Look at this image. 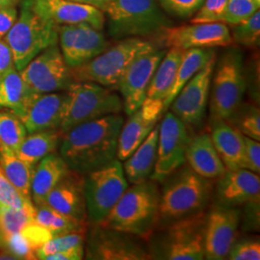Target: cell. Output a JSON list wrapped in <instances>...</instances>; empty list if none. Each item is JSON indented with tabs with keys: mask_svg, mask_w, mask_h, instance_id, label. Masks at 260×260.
<instances>
[{
	"mask_svg": "<svg viewBox=\"0 0 260 260\" xmlns=\"http://www.w3.org/2000/svg\"><path fill=\"white\" fill-rule=\"evenodd\" d=\"M205 226L204 211L164 225L150 244L151 259H204Z\"/></svg>",
	"mask_w": 260,
	"mask_h": 260,
	"instance_id": "cell-6",
	"label": "cell"
},
{
	"mask_svg": "<svg viewBox=\"0 0 260 260\" xmlns=\"http://www.w3.org/2000/svg\"><path fill=\"white\" fill-rule=\"evenodd\" d=\"M156 48L155 44L141 38H124L92 60L72 68L71 74L75 82H93L110 90L118 89L120 79L131 62Z\"/></svg>",
	"mask_w": 260,
	"mask_h": 260,
	"instance_id": "cell-5",
	"label": "cell"
},
{
	"mask_svg": "<svg viewBox=\"0 0 260 260\" xmlns=\"http://www.w3.org/2000/svg\"><path fill=\"white\" fill-rule=\"evenodd\" d=\"M162 47H176L182 50L190 48H213L229 47L233 38L228 25L223 22L191 23L181 26H170L158 36Z\"/></svg>",
	"mask_w": 260,
	"mask_h": 260,
	"instance_id": "cell-14",
	"label": "cell"
},
{
	"mask_svg": "<svg viewBox=\"0 0 260 260\" xmlns=\"http://www.w3.org/2000/svg\"><path fill=\"white\" fill-rule=\"evenodd\" d=\"M113 39L156 37L172 26L158 0H112L103 11Z\"/></svg>",
	"mask_w": 260,
	"mask_h": 260,
	"instance_id": "cell-4",
	"label": "cell"
},
{
	"mask_svg": "<svg viewBox=\"0 0 260 260\" xmlns=\"http://www.w3.org/2000/svg\"><path fill=\"white\" fill-rule=\"evenodd\" d=\"M188 142L185 123L172 112H166L159 125L157 159L150 177L152 180L164 181L185 163Z\"/></svg>",
	"mask_w": 260,
	"mask_h": 260,
	"instance_id": "cell-12",
	"label": "cell"
},
{
	"mask_svg": "<svg viewBox=\"0 0 260 260\" xmlns=\"http://www.w3.org/2000/svg\"><path fill=\"white\" fill-rule=\"evenodd\" d=\"M167 49L156 48L136 57L118 84L122 108L129 116L138 110L147 98L149 83Z\"/></svg>",
	"mask_w": 260,
	"mask_h": 260,
	"instance_id": "cell-16",
	"label": "cell"
},
{
	"mask_svg": "<svg viewBox=\"0 0 260 260\" xmlns=\"http://www.w3.org/2000/svg\"><path fill=\"white\" fill-rule=\"evenodd\" d=\"M19 0H0V7L16 6Z\"/></svg>",
	"mask_w": 260,
	"mask_h": 260,
	"instance_id": "cell-51",
	"label": "cell"
},
{
	"mask_svg": "<svg viewBox=\"0 0 260 260\" xmlns=\"http://www.w3.org/2000/svg\"><path fill=\"white\" fill-rule=\"evenodd\" d=\"M85 233L82 232L67 233L50 238L40 249H38L36 252L37 259H45V257L49 254L84 245Z\"/></svg>",
	"mask_w": 260,
	"mask_h": 260,
	"instance_id": "cell-39",
	"label": "cell"
},
{
	"mask_svg": "<svg viewBox=\"0 0 260 260\" xmlns=\"http://www.w3.org/2000/svg\"><path fill=\"white\" fill-rule=\"evenodd\" d=\"M259 7L260 3L256 0H228L223 22L236 25L249 19Z\"/></svg>",
	"mask_w": 260,
	"mask_h": 260,
	"instance_id": "cell-41",
	"label": "cell"
},
{
	"mask_svg": "<svg viewBox=\"0 0 260 260\" xmlns=\"http://www.w3.org/2000/svg\"><path fill=\"white\" fill-rule=\"evenodd\" d=\"M84 256V245L49 254L44 260H80Z\"/></svg>",
	"mask_w": 260,
	"mask_h": 260,
	"instance_id": "cell-48",
	"label": "cell"
},
{
	"mask_svg": "<svg viewBox=\"0 0 260 260\" xmlns=\"http://www.w3.org/2000/svg\"><path fill=\"white\" fill-rule=\"evenodd\" d=\"M34 217L35 214L26 210L0 205V246L5 236L21 232L34 222Z\"/></svg>",
	"mask_w": 260,
	"mask_h": 260,
	"instance_id": "cell-36",
	"label": "cell"
},
{
	"mask_svg": "<svg viewBox=\"0 0 260 260\" xmlns=\"http://www.w3.org/2000/svg\"><path fill=\"white\" fill-rule=\"evenodd\" d=\"M70 171L61 155L50 153L43 158L34 169L31 179V200L35 205L45 204L48 193Z\"/></svg>",
	"mask_w": 260,
	"mask_h": 260,
	"instance_id": "cell-25",
	"label": "cell"
},
{
	"mask_svg": "<svg viewBox=\"0 0 260 260\" xmlns=\"http://www.w3.org/2000/svg\"><path fill=\"white\" fill-rule=\"evenodd\" d=\"M62 139L59 129H47L30 133L15 152L24 163L36 167L38 163L55 151Z\"/></svg>",
	"mask_w": 260,
	"mask_h": 260,
	"instance_id": "cell-30",
	"label": "cell"
},
{
	"mask_svg": "<svg viewBox=\"0 0 260 260\" xmlns=\"http://www.w3.org/2000/svg\"><path fill=\"white\" fill-rule=\"evenodd\" d=\"M215 64L216 55L183 86L170 105L171 112L185 125L198 126L205 119Z\"/></svg>",
	"mask_w": 260,
	"mask_h": 260,
	"instance_id": "cell-15",
	"label": "cell"
},
{
	"mask_svg": "<svg viewBox=\"0 0 260 260\" xmlns=\"http://www.w3.org/2000/svg\"><path fill=\"white\" fill-rule=\"evenodd\" d=\"M215 55L216 52L212 48H190L184 50L181 62L177 70L176 82L163 105V114L164 112L167 111L171 103L183 88V86Z\"/></svg>",
	"mask_w": 260,
	"mask_h": 260,
	"instance_id": "cell-31",
	"label": "cell"
},
{
	"mask_svg": "<svg viewBox=\"0 0 260 260\" xmlns=\"http://www.w3.org/2000/svg\"><path fill=\"white\" fill-rule=\"evenodd\" d=\"M219 178L216 186L218 205L237 207L260 199L259 174L240 168L225 170Z\"/></svg>",
	"mask_w": 260,
	"mask_h": 260,
	"instance_id": "cell-21",
	"label": "cell"
},
{
	"mask_svg": "<svg viewBox=\"0 0 260 260\" xmlns=\"http://www.w3.org/2000/svg\"><path fill=\"white\" fill-rule=\"evenodd\" d=\"M0 168L19 193L31 199V179L35 167L24 163L13 149L0 145Z\"/></svg>",
	"mask_w": 260,
	"mask_h": 260,
	"instance_id": "cell-32",
	"label": "cell"
},
{
	"mask_svg": "<svg viewBox=\"0 0 260 260\" xmlns=\"http://www.w3.org/2000/svg\"><path fill=\"white\" fill-rule=\"evenodd\" d=\"M35 93L28 90L16 67L0 76V109L12 112L19 119L24 115Z\"/></svg>",
	"mask_w": 260,
	"mask_h": 260,
	"instance_id": "cell-28",
	"label": "cell"
},
{
	"mask_svg": "<svg viewBox=\"0 0 260 260\" xmlns=\"http://www.w3.org/2000/svg\"><path fill=\"white\" fill-rule=\"evenodd\" d=\"M58 27L22 1L19 16L5 37L19 72L46 48L58 44Z\"/></svg>",
	"mask_w": 260,
	"mask_h": 260,
	"instance_id": "cell-8",
	"label": "cell"
},
{
	"mask_svg": "<svg viewBox=\"0 0 260 260\" xmlns=\"http://www.w3.org/2000/svg\"><path fill=\"white\" fill-rule=\"evenodd\" d=\"M127 187L123 166L116 158L86 174L84 191L87 216L92 224L103 222Z\"/></svg>",
	"mask_w": 260,
	"mask_h": 260,
	"instance_id": "cell-10",
	"label": "cell"
},
{
	"mask_svg": "<svg viewBox=\"0 0 260 260\" xmlns=\"http://www.w3.org/2000/svg\"><path fill=\"white\" fill-rule=\"evenodd\" d=\"M164 180L166 183L160 194L157 223L164 226L204 211L212 191L209 179L185 167Z\"/></svg>",
	"mask_w": 260,
	"mask_h": 260,
	"instance_id": "cell-3",
	"label": "cell"
},
{
	"mask_svg": "<svg viewBox=\"0 0 260 260\" xmlns=\"http://www.w3.org/2000/svg\"><path fill=\"white\" fill-rule=\"evenodd\" d=\"M159 125L156 124L129 157L125 159L123 171L131 184L144 182L150 178L157 159Z\"/></svg>",
	"mask_w": 260,
	"mask_h": 260,
	"instance_id": "cell-27",
	"label": "cell"
},
{
	"mask_svg": "<svg viewBox=\"0 0 260 260\" xmlns=\"http://www.w3.org/2000/svg\"><path fill=\"white\" fill-rule=\"evenodd\" d=\"M185 159L196 174L207 179L220 177L226 170L214 147L211 136L206 133L189 139Z\"/></svg>",
	"mask_w": 260,
	"mask_h": 260,
	"instance_id": "cell-24",
	"label": "cell"
},
{
	"mask_svg": "<svg viewBox=\"0 0 260 260\" xmlns=\"http://www.w3.org/2000/svg\"><path fill=\"white\" fill-rule=\"evenodd\" d=\"M70 1L90 5V6H93L94 8H98V9L103 11L105 9V7L111 2L112 0H70Z\"/></svg>",
	"mask_w": 260,
	"mask_h": 260,
	"instance_id": "cell-50",
	"label": "cell"
},
{
	"mask_svg": "<svg viewBox=\"0 0 260 260\" xmlns=\"http://www.w3.org/2000/svg\"><path fill=\"white\" fill-rule=\"evenodd\" d=\"M19 73L28 90L33 93L67 91L75 82L58 44L46 48Z\"/></svg>",
	"mask_w": 260,
	"mask_h": 260,
	"instance_id": "cell-11",
	"label": "cell"
},
{
	"mask_svg": "<svg viewBox=\"0 0 260 260\" xmlns=\"http://www.w3.org/2000/svg\"><path fill=\"white\" fill-rule=\"evenodd\" d=\"M16 6L0 7V38L5 36L18 19Z\"/></svg>",
	"mask_w": 260,
	"mask_h": 260,
	"instance_id": "cell-47",
	"label": "cell"
},
{
	"mask_svg": "<svg viewBox=\"0 0 260 260\" xmlns=\"http://www.w3.org/2000/svg\"><path fill=\"white\" fill-rule=\"evenodd\" d=\"M213 75L210 100L212 119L226 121L241 105L247 89L241 51L232 48L223 53Z\"/></svg>",
	"mask_w": 260,
	"mask_h": 260,
	"instance_id": "cell-9",
	"label": "cell"
},
{
	"mask_svg": "<svg viewBox=\"0 0 260 260\" xmlns=\"http://www.w3.org/2000/svg\"><path fill=\"white\" fill-rule=\"evenodd\" d=\"M260 199H256L245 204L243 212V228L245 231H259Z\"/></svg>",
	"mask_w": 260,
	"mask_h": 260,
	"instance_id": "cell-46",
	"label": "cell"
},
{
	"mask_svg": "<svg viewBox=\"0 0 260 260\" xmlns=\"http://www.w3.org/2000/svg\"><path fill=\"white\" fill-rule=\"evenodd\" d=\"M245 151L243 168L250 170L253 173L260 172V144L259 141L244 136Z\"/></svg>",
	"mask_w": 260,
	"mask_h": 260,
	"instance_id": "cell-45",
	"label": "cell"
},
{
	"mask_svg": "<svg viewBox=\"0 0 260 260\" xmlns=\"http://www.w3.org/2000/svg\"><path fill=\"white\" fill-rule=\"evenodd\" d=\"M256 1H257V2H258V3H260V0H256Z\"/></svg>",
	"mask_w": 260,
	"mask_h": 260,
	"instance_id": "cell-52",
	"label": "cell"
},
{
	"mask_svg": "<svg viewBox=\"0 0 260 260\" xmlns=\"http://www.w3.org/2000/svg\"><path fill=\"white\" fill-rule=\"evenodd\" d=\"M12 67H15L12 51L5 40L0 38V76Z\"/></svg>",
	"mask_w": 260,
	"mask_h": 260,
	"instance_id": "cell-49",
	"label": "cell"
},
{
	"mask_svg": "<svg viewBox=\"0 0 260 260\" xmlns=\"http://www.w3.org/2000/svg\"><path fill=\"white\" fill-rule=\"evenodd\" d=\"M0 248L9 251L15 259H37V249L20 232L5 236Z\"/></svg>",
	"mask_w": 260,
	"mask_h": 260,
	"instance_id": "cell-40",
	"label": "cell"
},
{
	"mask_svg": "<svg viewBox=\"0 0 260 260\" xmlns=\"http://www.w3.org/2000/svg\"><path fill=\"white\" fill-rule=\"evenodd\" d=\"M232 38L241 46L256 47L260 42V10L256 11L249 19L233 25Z\"/></svg>",
	"mask_w": 260,
	"mask_h": 260,
	"instance_id": "cell-37",
	"label": "cell"
},
{
	"mask_svg": "<svg viewBox=\"0 0 260 260\" xmlns=\"http://www.w3.org/2000/svg\"><path fill=\"white\" fill-rule=\"evenodd\" d=\"M35 206L34 222L47 230L52 237L77 232L86 233L87 231V221L61 213L46 204Z\"/></svg>",
	"mask_w": 260,
	"mask_h": 260,
	"instance_id": "cell-33",
	"label": "cell"
},
{
	"mask_svg": "<svg viewBox=\"0 0 260 260\" xmlns=\"http://www.w3.org/2000/svg\"><path fill=\"white\" fill-rule=\"evenodd\" d=\"M123 118L112 114L86 121L62 135L60 155L73 171L86 175L117 156Z\"/></svg>",
	"mask_w": 260,
	"mask_h": 260,
	"instance_id": "cell-1",
	"label": "cell"
},
{
	"mask_svg": "<svg viewBox=\"0 0 260 260\" xmlns=\"http://www.w3.org/2000/svg\"><path fill=\"white\" fill-rule=\"evenodd\" d=\"M66 93L65 109L58 128L62 135L83 122L122 110L121 98L99 84L75 81Z\"/></svg>",
	"mask_w": 260,
	"mask_h": 260,
	"instance_id": "cell-7",
	"label": "cell"
},
{
	"mask_svg": "<svg viewBox=\"0 0 260 260\" xmlns=\"http://www.w3.org/2000/svg\"><path fill=\"white\" fill-rule=\"evenodd\" d=\"M162 114L163 103L146 99L139 109L129 115L125 124L121 126L118 139L117 157L120 161L129 157L148 137Z\"/></svg>",
	"mask_w": 260,
	"mask_h": 260,
	"instance_id": "cell-20",
	"label": "cell"
},
{
	"mask_svg": "<svg viewBox=\"0 0 260 260\" xmlns=\"http://www.w3.org/2000/svg\"><path fill=\"white\" fill-rule=\"evenodd\" d=\"M43 19L55 25L88 23L103 30L105 17L102 10L70 0H23Z\"/></svg>",
	"mask_w": 260,
	"mask_h": 260,
	"instance_id": "cell-19",
	"label": "cell"
},
{
	"mask_svg": "<svg viewBox=\"0 0 260 260\" xmlns=\"http://www.w3.org/2000/svg\"><path fill=\"white\" fill-rule=\"evenodd\" d=\"M58 41L66 64L71 69L92 60L109 47L102 30L88 23L60 25Z\"/></svg>",
	"mask_w": 260,
	"mask_h": 260,
	"instance_id": "cell-17",
	"label": "cell"
},
{
	"mask_svg": "<svg viewBox=\"0 0 260 260\" xmlns=\"http://www.w3.org/2000/svg\"><path fill=\"white\" fill-rule=\"evenodd\" d=\"M225 258L230 260H259V238H247L240 241H234Z\"/></svg>",
	"mask_w": 260,
	"mask_h": 260,
	"instance_id": "cell-44",
	"label": "cell"
},
{
	"mask_svg": "<svg viewBox=\"0 0 260 260\" xmlns=\"http://www.w3.org/2000/svg\"><path fill=\"white\" fill-rule=\"evenodd\" d=\"M84 180L85 175L70 169L65 177L48 193L45 204L61 213L87 221Z\"/></svg>",
	"mask_w": 260,
	"mask_h": 260,
	"instance_id": "cell-22",
	"label": "cell"
},
{
	"mask_svg": "<svg viewBox=\"0 0 260 260\" xmlns=\"http://www.w3.org/2000/svg\"><path fill=\"white\" fill-rule=\"evenodd\" d=\"M67 93H35L20 118L27 133L58 129L65 109Z\"/></svg>",
	"mask_w": 260,
	"mask_h": 260,
	"instance_id": "cell-23",
	"label": "cell"
},
{
	"mask_svg": "<svg viewBox=\"0 0 260 260\" xmlns=\"http://www.w3.org/2000/svg\"><path fill=\"white\" fill-rule=\"evenodd\" d=\"M244 136L260 141L259 108L251 104H242L226 120Z\"/></svg>",
	"mask_w": 260,
	"mask_h": 260,
	"instance_id": "cell-34",
	"label": "cell"
},
{
	"mask_svg": "<svg viewBox=\"0 0 260 260\" xmlns=\"http://www.w3.org/2000/svg\"><path fill=\"white\" fill-rule=\"evenodd\" d=\"M161 8L173 17L187 19L192 18L205 0H158Z\"/></svg>",
	"mask_w": 260,
	"mask_h": 260,
	"instance_id": "cell-42",
	"label": "cell"
},
{
	"mask_svg": "<svg viewBox=\"0 0 260 260\" xmlns=\"http://www.w3.org/2000/svg\"><path fill=\"white\" fill-rule=\"evenodd\" d=\"M241 221V211L237 207L214 205L206 215L205 258L225 259L231 250Z\"/></svg>",
	"mask_w": 260,
	"mask_h": 260,
	"instance_id": "cell-18",
	"label": "cell"
},
{
	"mask_svg": "<svg viewBox=\"0 0 260 260\" xmlns=\"http://www.w3.org/2000/svg\"><path fill=\"white\" fill-rule=\"evenodd\" d=\"M183 52L184 50L176 47H171L166 51L151 78L146 99L163 103L164 105L176 82Z\"/></svg>",
	"mask_w": 260,
	"mask_h": 260,
	"instance_id": "cell-29",
	"label": "cell"
},
{
	"mask_svg": "<svg viewBox=\"0 0 260 260\" xmlns=\"http://www.w3.org/2000/svg\"><path fill=\"white\" fill-rule=\"evenodd\" d=\"M26 135L27 130L18 116L0 109V145L16 151Z\"/></svg>",
	"mask_w": 260,
	"mask_h": 260,
	"instance_id": "cell-35",
	"label": "cell"
},
{
	"mask_svg": "<svg viewBox=\"0 0 260 260\" xmlns=\"http://www.w3.org/2000/svg\"><path fill=\"white\" fill-rule=\"evenodd\" d=\"M159 202L160 191L154 180L133 184L98 224L148 239L157 223Z\"/></svg>",
	"mask_w": 260,
	"mask_h": 260,
	"instance_id": "cell-2",
	"label": "cell"
},
{
	"mask_svg": "<svg viewBox=\"0 0 260 260\" xmlns=\"http://www.w3.org/2000/svg\"><path fill=\"white\" fill-rule=\"evenodd\" d=\"M211 139L226 170L243 168L244 135L223 120H214Z\"/></svg>",
	"mask_w": 260,
	"mask_h": 260,
	"instance_id": "cell-26",
	"label": "cell"
},
{
	"mask_svg": "<svg viewBox=\"0 0 260 260\" xmlns=\"http://www.w3.org/2000/svg\"><path fill=\"white\" fill-rule=\"evenodd\" d=\"M88 259H151L149 251L138 241L137 236L117 230L93 224L86 251Z\"/></svg>",
	"mask_w": 260,
	"mask_h": 260,
	"instance_id": "cell-13",
	"label": "cell"
},
{
	"mask_svg": "<svg viewBox=\"0 0 260 260\" xmlns=\"http://www.w3.org/2000/svg\"><path fill=\"white\" fill-rule=\"evenodd\" d=\"M0 205H7L11 207L26 210L30 213L35 214L36 206L31 199H27L21 195L13 186L4 175L0 168Z\"/></svg>",
	"mask_w": 260,
	"mask_h": 260,
	"instance_id": "cell-38",
	"label": "cell"
},
{
	"mask_svg": "<svg viewBox=\"0 0 260 260\" xmlns=\"http://www.w3.org/2000/svg\"><path fill=\"white\" fill-rule=\"evenodd\" d=\"M228 0H205L191 23L223 22Z\"/></svg>",
	"mask_w": 260,
	"mask_h": 260,
	"instance_id": "cell-43",
	"label": "cell"
}]
</instances>
